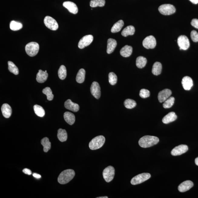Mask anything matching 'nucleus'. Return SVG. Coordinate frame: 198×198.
Returning <instances> with one entry per match:
<instances>
[{
	"label": "nucleus",
	"instance_id": "nucleus-22",
	"mask_svg": "<svg viewBox=\"0 0 198 198\" xmlns=\"http://www.w3.org/2000/svg\"><path fill=\"white\" fill-rule=\"evenodd\" d=\"M48 77V73L40 69L36 75V81L39 83H44L47 80Z\"/></svg>",
	"mask_w": 198,
	"mask_h": 198
},
{
	"label": "nucleus",
	"instance_id": "nucleus-26",
	"mask_svg": "<svg viewBox=\"0 0 198 198\" xmlns=\"http://www.w3.org/2000/svg\"><path fill=\"white\" fill-rule=\"evenodd\" d=\"M162 71V65L160 62H156L153 66L152 74L154 75L157 76L160 74Z\"/></svg>",
	"mask_w": 198,
	"mask_h": 198
},
{
	"label": "nucleus",
	"instance_id": "nucleus-42",
	"mask_svg": "<svg viewBox=\"0 0 198 198\" xmlns=\"http://www.w3.org/2000/svg\"><path fill=\"white\" fill-rule=\"evenodd\" d=\"M190 36L191 39L194 42H198V33L197 31H192L191 32Z\"/></svg>",
	"mask_w": 198,
	"mask_h": 198
},
{
	"label": "nucleus",
	"instance_id": "nucleus-13",
	"mask_svg": "<svg viewBox=\"0 0 198 198\" xmlns=\"http://www.w3.org/2000/svg\"><path fill=\"white\" fill-rule=\"evenodd\" d=\"M188 150V147L185 145H180L174 147L171 152L172 155L173 156L181 155Z\"/></svg>",
	"mask_w": 198,
	"mask_h": 198
},
{
	"label": "nucleus",
	"instance_id": "nucleus-9",
	"mask_svg": "<svg viewBox=\"0 0 198 198\" xmlns=\"http://www.w3.org/2000/svg\"><path fill=\"white\" fill-rule=\"evenodd\" d=\"M142 44L144 47L147 49H152L156 46V40L153 36H148L144 40Z\"/></svg>",
	"mask_w": 198,
	"mask_h": 198
},
{
	"label": "nucleus",
	"instance_id": "nucleus-37",
	"mask_svg": "<svg viewBox=\"0 0 198 198\" xmlns=\"http://www.w3.org/2000/svg\"><path fill=\"white\" fill-rule=\"evenodd\" d=\"M124 105L126 108L131 109L136 106L137 103L134 100L132 99H126L124 102Z\"/></svg>",
	"mask_w": 198,
	"mask_h": 198
},
{
	"label": "nucleus",
	"instance_id": "nucleus-30",
	"mask_svg": "<svg viewBox=\"0 0 198 198\" xmlns=\"http://www.w3.org/2000/svg\"><path fill=\"white\" fill-rule=\"evenodd\" d=\"M41 144L43 147V150L45 152H47L51 149V143L47 137H45L41 140Z\"/></svg>",
	"mask_w": 198,
	"mask_h": 198
},
{
	"label": "nucleus",
	"instance_id": "nucleus-40",
	"mask_svg": "<svg viewBox=\"0 0 198 198\" xmlns=\"http://www.w3.org/2000/svg\"><path fill=\"white\" fill-rule=\"evenodd\" d=\"M117 76L114 72H110L109 74V83L111 85H114L117 83Z\"/></svg>",
	"mask_w": 198,
	"mask_h": 198
},
{
	"label": "nucleus",
	"instance_id": "nucleus-29",
	"mask_svg": "<svg viewBox=\"0 0 198 198\" xmlns=\"http://www.w3.org/2000/svg\"><path fill=\"white\" fill-rule=\"evenodd\" d=\"M86 71L84 69H80L76 77V81L78 83H81L84 82L85 80Z\"/></svg>",
	"mask_w": 198,
	"mask_h": 198
},
{
	"label": "nucleus",
	"instance_id": "nucleus-47",
	"mask_svg": "<svg viewBox=\"0 0 198 198\" xmlns=\"http://www.w3.org/2000/svg\"><path fill=\"white\" fill-rule=\"evenodd\" d=\"M195 163L196 165L198 166V157L196 158L195 159Z\"/></svg>",
	"mask_w": 198,
	"mask_h": 198
},
{
	"label": "nucleus",
	"instance_id": "nucleus-45",
	"mask_svg": "<svg viewBox=\"0 0 198 198\" xmlns=\"http://www.w3.org/2000/svg\"><path fill=\"white\" fill-rule=\"evenodd\" d=\"M33 176H34L35 178L37 179L40 178L41 177V175H40L38 174V173H33Z\"/></svg>",
	"mask_w": 198,
	"mask_h": 198
},
{
	"label": "nucleus",
	"instance_id": "nucleus-44",
	"mask_svg": "<svg viewBox=\"0 0 198 198\" xmlns=\"http://www.w3.org/2000/svg\"><path fill=\"white\" fill-rule=\"evenodd\" d=\"M23 172L26 174L31 175L32 174V171L31 170L28 169V168H25L23 170Z\"/></svg>",
	"mask_w": 198,
	"mask_h": 198
},
{
	"label": "nucleus",
	"instance_id": "nucleus-14",
	"mask_svg": "<svg viewBox=\"0 0 198 198\" xmlns=\"http://www.w3.org/2000/svg\"><path fill=\"white\" fill-rule=\"evenodd\" d=\"M172 94L171 90L165 89L162 90L158 94V99L160 103L164 102L165 101L170 98Z\"/></svg>",
	"mask_w": 198,
	"mask_h": 198
},
{
	"label": "nucleus",
	"instance_id": "nucleus-2",
	"mask_svg": "<svg viewBox=\"0 0 198 198\" xmlns=\"http://www.w3.org/2000/svg\"><path fill=\"white\" fill-rule=\"evenodd\" d=\"M75 174V172L73 170H64L59 175L58 181L59 183L61 184H67L74 178Z\"/></svg>",
	"mask_w": 198,
	"mask_h": 198
},
{
	"label": "nucleus",
	"instance_id": "nucleus-18",
	"mask_svg": "<svg viewBox=\"0 0 198 198\" xmlns=\"http://www.w3.org/2000/svg\"><path fill=\"white\" fill-rule=\"evenodd\" d=\"M65 108L74 112H77L79 110V106L78 104L74 103L71 100H68L64 104Z\"/></svg>",
	"mask_w": 198,
	"mask_h": 198
},
{
	"label": "nucleus",
	"instance_id": "nucleus-27",
	"mask_svg": "<svg viewBox=\"0 0 198 198\" xmlns=\"http://www.w3.org/2000/svg\"><path fill=\"white\" fill-rule=\"evenodd\" d=\"M124 21L122 20H120L116 22L113 26L111 31L112 33H116L119 32L124 26Z\"/></svg>",
	"mask_w": 198,
	"mask_h": 198
},
{
	"label": "nucleus",
	"instance_id": "nucleus-12",
	"mask_svg": "<svg viewBox=\"0 0 198 198\" xmlns=\"http://www.w3.org/2000/svg\"><path fill=\"white\" fill-rule=\"evenodd\" d=\"M90 91L92 95L95 98L99 99L101 97V88L100 85L98 82L94 81L91 85L90 88Z\"/></svg>",
	"mask_w": 198,
	"mask_h": 198
},
{
	"label": "nucleus",
	"instance_id": "nucleus-48",
	"mask_svg": "<svg viewBox=\"0 0 198 198\" xmlns=\"http://www.w3.org/2000/svg\"><path fill=\"white\" fill-rule=\"evenodd\" d=\"M108 197L107 196H104V197H97V198H108Z\"/></svg>",
	"mask_w": 198,
	"mask_h": 198
},
{
	"label": "nucleus",
	"instance_id": "nucleus-17",
	"mask_svg": "<svg viewBox=\"0 0 198 198\" xmlns=\"http://www.w3.org/2000/svg\"><path fill=\"white\" fill-rule=\"evenodd\" d=\"M181 83L184 89L186 90H190L193 86V81L192 78L188 76L183 77Z\"/></svg>",
	"mask_w": 198,
	"mask_h": 198
},
{
	"label": "nucleus",
	"instance_id": "nucleus-35",
	"mask_svg": "<svg viewBox=\"0 0 198 198\" xmlns=\"http://www.w3.org/2000/svg\"><path fill=\"white\" fill-rule=\"evenodd\" d=\"M58 75L60 79L64 80L67 77V72L65 66L62 65L60 66L58 71Z\"/></svg>",
	"mask_w": 198,
	"mask_h": 198
},
{
	"label": "nucleus",
	"instance_id": "nucleus-5",
	"mask_svg": "<svg viewBox=\"0 0 198 198\" xmlns=\"http://www.w3.org/2000/svg\"><path fill=\"white\" fill-rule=\"evenodd\" d=\"M151 175L148 173H141L135 176L132 179L131 183L133 185H138L146 181L150 178Z\"/></svg>",
	"mask_w": 198,
	"mask_h": 198
},
{
	"label": "nucleus",
	"instance_id": "nucleus-49",
	"mask_svg": "<svg viewBox=\"0 0 198 198\" xmlns=\"http://www.w3.org/2000/svg\"><path fill=\"white\" fill-rule=\"evenodd\" d=\"M45 72H47V71H45Z\"/></svg>",
	"mask_w": 198,
	"mask_h": 198
},
{
	"label": "nucleus",
	"instance_id": "nucleus-33",
	"mask_svg": "<svg viewBox=\"0 0 198 198\" xmlns=\"http://www.w3.org/2000/svg\"><path fill=\"white\" fill-rule=\"evenodd\" d=\"M105 0H91L90 4L91 8H95L98 6L102 7L105 6Z\"/></svg>",
	"mask_w": 198,
	"mask_h": 198
},
{
	"label": "nucleus",
	"instance_id": "nucleus-31",
	"mask_svg": "<svg viewBox=\"0 0 198 198\" xmlns=\"http://www.w3.org/2000/svg\"><path fill=\"white\" fill-rule=\"evenodd\" d=\"M147 63V59L144 57L139 56L136 59V64L137 67L142 68L145 67Z\"/></svg>",
	"mask_w": 198,
	"mask_h": 198
},
{
	"label": "nucleus",
	"instance_id": "nucleus-36",
	"mask_svg": "<svg viewBox=\"0 0 198 198\" xmlns=\"http://www.w3.org/2000/svg\"><path fill=\"white\" fill-rule=\"evenodd\" d=\"M8 69L10 72L17 75L19 74V70L18 68L15 65L13 62L9 61L8 62Z\"/></svg>",
	"mask_w": 198,
	"mask_h": 198
},
{
	"label": "nucleus",
	"instance_id": "nucleus-7",
	"mask_svg": "<svg viewBox=\"0 0 198 198\" xmlns=\"http://www.w3.org/2000/svg\"><path fill=\"white\" fill-rule=\"evenodd\" d=\"M115 173L114 168L112 166L106 168L103 172L104 179L107 182H109L113 180Z\"/></svg>",
	"mask_w": 198,
	"mask_h": 198
},
{
	"label": "nucleus",
	"instance_id": "nucleus-32",
	"mask_svg": "<svg viewBox=\"0 0 198 198\" xmlns=\"http://www.w3.org/2000/svg\"><path fill=\"white\" fill-rule=\"evenodd\" d=\"M23 27L22 24L20 22L12 21L10 22V27L12 30L17 31L20 30Z\"/></svg>",
	"mask_w": 198,
	"mask_h": 198
},
{
	"label": "nucleus",
	"instance_id": "nucleus-28",
	"mask_svg": "<svg viewBox=\"0 0 198 198\" xmlns=\"http://www.w3.org/2000/svg\"><path fill=\"white\" fill-rule=\"evenodd\" d=\"M57 137L61 142H63L66 141L68 138L67 131L65 130L60 128L58 130Z\"/></svg>",
	"mask_w": 198,
	"mask_h": 198
},
{
	"label": "nucleus",
	"instance_id": "nucleus-15",
	"mask_svg": "<svg viewBox=\"0 0 198 198\" xmlns=\"http://www.w3.org/2000/svg\"><path fill=\"white\" fill-rule=\"evenodd\" d=\"M63 6L68 10L69 12L74 14H76L78 12L77 5L74 2L70 1H66L63 3Z\"/></svg>",
	"mask_w": 198,
	"mask_h": 198
},
{
	"label": "nucleus",
	"instance_id": "nucleus-43",
	"mask_svg": "<svg viewBox=\"0 0 198 198\" xmlns=\"http://www.w3.org/2000/svg\"><path fill=\"white\" fill-rule=\"evenodd\" d=\"M191 25L196 28L198 29V19H193L191 22Z\"/></svg>",
	"mask_w": 198,
	"mask_h": 198
},
{
	"label": "nucleus",
	"instance_id": "nucleus-38",
	"mask_svg": "<svg viewBox=\"0 0 198 198\" xmlns=\"http://www.w3.org/2000/svg\"><path fill=\"white\" fill-rule=\"evenodd\" d=\"M175 98L174 97H170L164 102L163 104V107L165 109L170 108L173 106L174 104Z\"/></svg>",
	"mask_w": 198,
	"mask_h": 198
},
{
	"label": "nucleus",
	"instance_id": "nucleus-46",
	"mask_svg": "<svg viewBox=\"0 0 198 198\" xmlns=\"http://www.w3.org/2000/svg\"><path fill=\"white\" fill-rule=\"evenodd\" d=\"M189 1L194 4H197L198 3V0H189Z\"/></svg>",
	"mask_w": 198,
	"mask_h": 198
},
{
	"label": "nucleus",
	"instance_id": "nucleus-19",
	"mask_svg": "<svg viewBox=\"0 0 198 198\" xmlns=\"http://www.w3.org/2000/svg\"><path fill=\"white\" fill-rule=\"evenodd\" d=\"M117 41L115 39L109 38L107 41V53L110 54L114 51L117 46Z\"/></svg>",
	"mask_w": 198,
	"mask_h": 198
},
{
	"label": "nucleus",
	"instance_id": "nucleus-6",
	"mask_svg": "<svg viewBox=\"0 0 198 198\" xmlns=\"http://www.w3.org/2000/svg\"><path fill=\"white\" fill-rule=\"evenodd\" d=\"M159 10L161 14L164 15H170L175 13L176 11V9L173 5L163 4L159 7Z\"/></svg>",
	"mask_w": 198,
	"mask_h": 198
},
{
	"label": "nucleus",
	"instance_id": "nucleus-39",
	"mask_svg": "<svg viewBox=\"0 0 198 198\" xmlns=\"http://www.w3.org/2000/svg\"><path fill=\"white\" fill-rule=\"evenodd\" d=\"M42 92L44 94L46 95L47 97L48 101H51L54 98V95L52 93V91L49 87H46L43 89Z\"/></svg>",
	"mask_w": 198,
	"mask_h": 198
},
{
	"label": "nucleus",
	"instance_id": "nucleus-41",
	"mask_svg": "<svg viewBox=\"0 0 198 198\" xmlns=\"http://www.w3.org/2000/svg\"><path fill=\"white\" fill-rule=\"evenodd\" d=\"M150 92L148 90L142 89L140 90V96L142 98H146L150 96Z\"/></svg>",
	"mask_w": 198,
	"mask_h": 198
},
{
	"label": "nucleus",
	"instance_id": "nucleus-16",
	"mask_svg": "<svg viewBox=\"0 0 198 198\" xmlns=\"http://www.w3.org/2000/svg\"><path fill=\"white\" fill-rule=\"evenodd\" d=\"M193 182L190 180H186L184 181L179 186L178 189L180 192H186L193 186Z\"/></svg>",
	"mask_w": 198,
	"mask_h": 198
},
{
	"label": "nucleus",
	"instance_id": "nucleus-3",
	"mask_svg": "<svg viewBox=\"0 0 198 198\" xmlns=\"http://www.w3.org/2000/svg\"><path fill=\"white\" fill-rule=\"evenodd\" d=\"M105 140V137L102 135L95 137L90 142L89 144V148L92 150L100 149L103 146Z\"/></svg>",
	"mask_w": 198,
	"mask_h": 198
},
{
	"label": "nucleus",
	"instance_id": "nucleus-10",
	"mask_svg": "<svg viewBox=\"0 0 198 198\" xmlns=\"http://www.w3.org/2000/svg\"><path fill=\"white\" fill-rule=\"evenodd\" d=\"M177 42L180 50H186L190 47L188 38L185 35H181L178 38Z\"/></svg>",
	"mask_w": 198,
	"mask_h": 198
},
{
	"label": "nucleus",
	"instance_id": "nucleus-8",
	"mask_svg": "<svg viewBox=\"0 0 198 198\" xmlns=\"http://www.w3.org/2000/svg\"><path fill=\"white\" fill-rule=\"evenodd\" d=\"M44 22L48 28L53 31H56L58 28V24L54 19L51 17L47 16L45 17Z\"/></svg>",
	"mask_w": 198,
	"mask_h": 198
},
{
	"label": "nucleus",
	"instance_id": "nucleus-25",
	"mask_svg": "<svg viewBox=\"0 0 198 198\" xmlns=\"http://www.w3.org/2000/svg\"><path fill=\"white\" fill-rule=\"evenodd\" d=\"M135 29L133 26L130 25L125 28L121 32V35L124 37H127L128 35H132L134 34Z\"/></svg>",
	"mask_w": 198,
	"mask_h": 198
},
{
	"label": "nucleus",
	"instance_id": "nucleus-4",
	"mask_svg": "<svg viewBox=\"0 0 198 198\" xmlns=\"http://www.w3.org/2000/svg\"><path fill=\"white\" fill-rule=\"evenodd\" d=\"M39 49V45L35 42L29 43L26 45L25 47L26 53L30 57H34L37 55Z\"/></svg>",
	"mask_w": 198,
	"mask_h": 198
},
{
	"label": "nucleus",
	"instance_id": "nucleus-24",
	"mask_svg": "<svg viewBox=\"0 0 198 198\" xmlns=\"http://www.w3.org/2000/svg\"><path fill=\"white\" fill-rule=\"evenodd\" d=\"M133 52V48L131 46L126 45L121 48L120 51V54L121 56L124 57H129Z\"/></svg>",
	"mask_w": 198,
	"mask_h": 198
},
{
	"label": "nucleus",
	"instance_id": "nucleus-20",
	"mask_svg": "<svg viewBox=\"0 0 198 198\" xmlns=\"http://www.w3.org/2000/svg\"><path fill=\"white\" fill-rule=\"evenodd\" d=\"M177 116L174 112H171L165 116L162 119V122L167 124L175 121L177 119Z\"/></svg>",
	"mask_w": 198,
	"mask_h": 198
},
{
	"label": "nucleus",
	"instance_id": "nucleus-23",
	"mask_svg": "<svg viewBox=\"0 0 198 198\" xmlns=\"http://www.w3.org/2000/svg\"><path fill=\"white\" fill-rule=\"evenodd\" d=\"M64 117L66 122L69 125H72L75 122V116L72 113L69 112H65L64 114Z\"/></svg>",
	"mask_w": 198,
	"mask_h": 198
},
{
	"label": "nucleus",
	"instance_id": "nucleus-34",
	"mask_svg": "<svg viewBox=\"0 0 198 198\" xmlns=\"http://www.w3.org/2000/svg\"><path fill=\"white\" fill-rule=\"evenodd\" d=\"M34 109L35 113L38 116L43 117L45 115L44 109L41 106L35 105L34 106Z\"/></svg>",
	"mask_w": 198,
	"mask_h": 198
},
{
	"label": "nucleus",
	"instance_id": "nucleus-1",
	"mask_svg": "<svg viewBox=\"0 0 198 198\" xmlns=\"http://www.w3.org/2000/svg\"><path fill=\"white\" fill-rule=\"evenodd\" d=\"M159 141V139L157 137L146 135L140 138L138 143L140 147L147 148L156 145Z\"/></svg>",
	"mask_w": 198,
	"mask_h": 198
},
{
	"label": "nucleus",
	"instance_id": "nucleus-11",
	"mask_svg": "<svg viewBox=\"0 0 198 198\" xmlns=\"http://www.w3.org/2000/svg\"><path fill=\"white\" fill-rule=\"evenodd\" d=\"M93 36L90 35L83 36L78 43V47L80 49H83L89 46L93 41Z\"/></svg>",
	"mask_w": 198,
	"mask_h": 198
},
{
	"label": "nucleus",
	"instance_id": "nucleus-21",
	"mask_svg": "<svg viewBox=\"0 0 198 198\" xmlns=\"http://www.w3.org/2000/svg\"><path fill=\"white\" fill-rule=\"evenodd\" d=\"M3 115L6 118H9L12 114V109L10 106L7 104H3L1 107Z\"/></svg>",
	"mask_w": 198,
	"mask_h": 198
}]
</instances>
